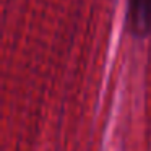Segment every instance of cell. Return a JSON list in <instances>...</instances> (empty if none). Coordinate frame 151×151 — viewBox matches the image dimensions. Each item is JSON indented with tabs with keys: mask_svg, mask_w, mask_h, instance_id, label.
<instances>
[{
	"mask_svg": "<svg viewBox=\"0 0 151 151\" xmlns=\"http://www.w3.org/2000/svg\"><path fill=\"white\" fill-rule=\"evenodd\" d=\"M127 29L135 39L151 34V0H128Z\"/></svg>",
	"mask_w": 151,
	"mask_h": 151,
	"instance_id": "6da1fadb",
	"label": "cell"
}]
</instances>
